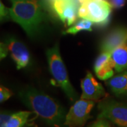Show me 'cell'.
I'll list each match as a JSON object with an SVG mask.
<instances>
[{
    "instance_id": "obj_1",
    "label": "cell",
    "mask_w": 127,
    "mask_h": 127,
    "mask_svg": "<svg viewBox=\"0 0 127 127\" xmlns=\"http://www.w3.org/2000/svg\"><path fill=\"white\" fill-rule=\"evenodd\" d=\"M23 104L50 127L64 125L66 112L58 102L43 92L28 87L18 93Z\"/></svg>"
},
{
    "instance_id": "obj_2",
    "label": "cell",
    "mask_w": 127,
    "mask_h": 127,
    "mask_svg": "<svg viewBox=\"0 0 127 127\" xmlns=\"http://www.w3.org/2000/svg\"><path fill=\"white\" fill-rule=\"evenodd\" d=\"M9 18L32 37L40 31L45 14L38 0H16L12 1V6L9 8Z\"/></svg>"
},
{
    "instance_id": "obj_3",
    "label": "cell",
    "mask_w": 127,
    "mask_h": 127,
    "mask_svg": "<svg viewBox=\"0 0 127 127\" xmlns=\"http://www.w3.org/2000/svg\"><path fill=\"white\" fill-rule=\"evenodd\" d=\"M46 55L50 71L55 83L62 89L69 100L75 101L77 99L78 95L69 81L68 73L62 59L58 45H55L52 48L48 49Z\"/></svg>"
},
{
    "instance_id": "obj_4",
    "label": "cell",
    "mask_w": 127,
    "mask_h": 127,
    "mask_svg": "<svg viewBox=\"0 0 127 127\" xmlns=\"http://www.w3.org/2000/svg\"><path fill=\"white\" fill-rule=\"evenodd\" d=\"M112 8L109 0H83L80 3L78 16L104 27L109 23Z\"/></svg>"
},
{
    "instance_id": "obj_5",
    "label": "cell",
    "mask_w": 127,
    "mask_h": 127,
    "mask_svg": "<svg viewBox=\"0 0 127 127\" xmlns=\"http://www.w3.org/2000/svg\"><path fill=\"white\" fill-rule=\"evenodd\" d=\"M97 118H104L119 127H127V103L106 97L99 102Z\"/></svg>"
},
{
    "instance_id": "obj_6",
    "label": "cell",
    "mask_w": 127,
    "mask_h": 127,
    "mask_svg": "<svg viewBox=\"0 0 127 127\" xmlns=\"http://www.w3.org/2000/svg\"><path fill=\"white\" fill-rule=\"evenodd\" d=\"M93 100L81 98L76 100L66 113L64 126L68 127H83L91 118V112L95 104Z\"/></svg>"
},
{
    "instance_id": "obj_7",
    "label": "cell",
    "mask_w": 127,
    "mask_h": 127,
    "mask_svg": "<svg viewBox=\"0 0 127 127\" xmlns=\"http://www.w3.org/2000/svg\"><path fill=\"white\" fill-rule=\"evenodd\" d=\"M78 0H52V6L65 26H72L78 16ZM79 4V3H78Z\"/></svg>"
},
{
    "instance_id": "obj_8",
    "label": "cell",
    "mask_w": 127,
    "mask_h": 127,
    "mask_svg": "<svg viewBox=\"0 0 127 127\" xmlns=\"http://www.w3.org/2000/svg\"><path fill=\"white\" fill-rule=\"evenodd\" d=\"M81 87L82 99L100 102L108 95L102 85L95 79L90 71H88L86 76L82 79Z\"/></svg>"
},
{
    "instance_id": "obj_9",
    "label": "cell",
    "mask_w": 127,
    "mask_h": 127,
    "mask_svg": "<svg viewBox=\"0 0 127 127\" xmlns=\"http://www.w3.org/2000/svg\"><path fill=\"white\" fill-rule=\"evenodd\" d=\"M5 43L11 59L16 64L17 69L27 67L30 64L31 55L27 47L23 42L14 37H10Z\"/></svg>"
},
{
    "instance_id": "obj_10",
    "label": "cell",
    "mask_w": 127,
    "mask_h": 127,
    "mask_svg": "<svg viewBox=\"0 0 127 127\" xmlns=\"http://www.w3.org/2000/svg\"><path fill=\"white\" fill-rule=\"evenodd\" d=\"M126 42H127V27H117L104 37L100 43V51L112 54L114 50Z\"/></svg>"
},
{
    "instance_id": "obj_11",
    "label": "cell",
    "mask_w": 127,
    "mask_h": 127,
    "mask_svg": "<svg viewBox=\"0 0 127 127\" xmlns=\"http://www.w3.org/2000/svg\"><path fill=\"white\" fill-rule=\"evenodd\" d=\"M106 83L114 95L117 97L127 96V70L112 76Z\"/></svg>"
},
{
    "instance_id": "obj_12",
    "label": "cell",
    "mask_w": 127,
    "mask_h": 127,
    "mask_svg": "<svg viewBox=\"0 0 127 127\" xmlns=\"http://www.w3.org/2000/svg\"><path fill=\"white\" fill-rule=\"evenodd\" d=\"M114 70L122 72L127 68V42L114 50L111 54Z\"/></svg>"
},
{
    "instance_id": "obj_13",
    "label": "cell",
    "mask_w": 127,
    "mask_h": 127,
    "mask_svg": "<svg viewBox=\"0 0 127 127\" xmlns=\"http://www.w3.org/2000/svg\"><path fill=\"white\" fill-rule=\"evenodd\" d=\"M31 112L21 111L10 114L6 122L1 125V127H22L27 122Z\"/></svg>"
},
{
    "instance_id": "obj_14",
    "label": "cell",
    "mask_w": 127,
    "mask_h": 127,
    "mask_svg": "<svg viewBox=\"0 0 127 127\" xmlns=\"http://www.w3.org/2000/svg\"><path fill=\"white\" fill-rule=\"evenodd\" d=\"M93 23L91 21H88L86 19L81 20L76 23L74 26L68 28L64 32V35L71 34V35H76L79 32L81 31H93Z\"/></svg>"
},
{
    "instance_id": "obj_15",
    "label": "cell",
    "mask_w": 127,
    "mask_h": 127,
    "mask_svg": "<svg viewBox=\"0 0 127 127\" xmlns=\"http://www.w3.org/2000/svg\"><path fill=\"white\" fill-rule=\"evenodd\" d=\"M95 74L97 77L102 81H107L114 76V67L112 59H110L106 64L102 66L98 70H97Z\"/></svg>"
},
{
    "instance_id": "obj_16",
    "label": "cell",
    "mask_w": 127,
    "mask_h": 127,
    "mask_svg": "<svg viewBox=\"0 0 127 127\" xmlns=\"http://www.w3.org/2000/svg\"><path fill=\"white\" fill-rule=\"evenodd\" d=\"M111 59V54L108 52H101L94 64V71H96Z\"/></svg>"
},
{
    "instance_id": "obj_17",
    "label": "cell",
    "mask_w": 127,
    "mask_h": 127,
    "mask_svg": "<svg viewBox=\"0 0 127 127\" xmlns=\"http://www.w3.org/2000/svg\"><path fill=\"white\" fill-rule=\"evenodd\" d=\"M13 93L12 92L9 90V88L4 86L0 87V102L1 103L4 102L12 96Z\"/></svg>"
},
{
    "instance_id": "obj_18",
    "label": "cell",
    "mask_w": 127,
    "mask_h": 127,
    "mask_svg": "<svg viewBox=\"0 0 127 127\" xmlns=\"http://www.w3.org/2000/svg\"><path fill=\"white\" fill-rule=\"evenodd\" d=\"M110 121L104 118H97V119L88 127H111Z\"/></svg>"
},
{
    "instance_id": "obj_19",
    "label": "cell",
    "mask_w": 127,
    "mask_h": 127,
    "mask_svg": "<svg viewBox=\"0 0 127 127\" xmlns=\"http://www.w3.org/2000/svg\"><path fill=\"white\" fill-rule=\"evenodd\" d=\"M1 7H0V13H1V20H4L5 18H9V9L6 8L4 5L1 2L0 3Z\"/></svg>"
},
{
    "instance_id": "obj_20",
    "label": "cell",
    "mask_w": 127,
    "mask_h": 127,
    "mask_svg": "<svg viewBox=\"0 0 127 127\" xmlns=\"http://www.w3.org/2000/svg\"><path fill=\"white\" fill-rule=\"evenodd\" d=\"M109 1L113 8L119 9L123 7L124 5L125 4L126 0H109Z\"/></svg>"
},
{
    "instance_id": "obj_21",
    "label": "cell",
    "mask_w": 127,
    "mask_h": 127,
    "mask_svg": "<svg viewBox=\"0 0 127 127\" xmlns=\"http://www.w3.org/2000/svg\"><path fill=\"white\" fill-rule=\"evenodd\" d=\"M9 54L8 49L5 42H1V47H0V55H1V59H4Z\"/></svg>"
},
{
    "instance_id": "obj_22",
    "label": "cell",
    "mask_w": 127,
    "mask_h": 127,
    "mask_svg": "<svg viewBox=\"0 0 127 127\" xmlns=\"http://www.w3.org/2000/svg\"><path fill=\"white\" fill-rule=\"evenodd\" d=\"M82 1H83V0H78V3H79V4H80V3Z\"/></svg>"
},
{
    "instance_id": "obj_23",
    "label": "cell",
    "mask_w": 127,
    "mask_h": 127,
    "mask_svg": "<svg viewBox=\"0 0 127 127\" xmlns=\"http://www.w3.org/2000/svg\"><path fill=\"white\" fill-rule=\"evenodd\" d=\"M11 1H16V0H11Z\"/></svg>"
},
{
    "instance_id": "obj_24",
    "label": "cell",
    "mask_w": 127,
    "mask_h": 127,
    "mask_svg": "<svg viewBox=\"0 0 127 127\" xmlns=\"http://www.w3.org/2000/svg\"><path fill=\"white\" fill-rule=\"evenodd\" d=\"M50 1H52V0H50Z\"/></svg>"
},
{
    "instance_id": "obj_25",
    "label": "cell",
    "mask_w": 127,
    "mask_h": 127,
    "mask_svg": "<svg viewBox=\"0 0 127 127\" xmlns=\"http://www.w3.org/2000/svg\"></svg>"
}]
</instances>
